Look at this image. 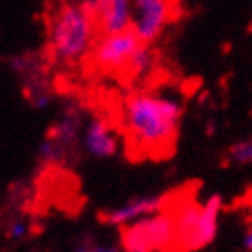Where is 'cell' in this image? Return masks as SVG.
Returning a JSON list of instances; mask_svg holds the SVG:
<instances>
[{
  "label": "cell",
  "instance_id": "obj_16",
  "mask_svg": "<svg viewBox=\"0 0 252 252\" xmlns=\"http://www.w3.org/2000/svg\"><path fill=\"white\" fill-rule=\"evenodd\" d=\"M6 234H8L10 240H23V238L29 234V225L23 220H12L6 228Z\"/></svg>",
  "mask_w": 252,
  "mask_h": 252
},
{
  "label": "cell",
  "instance_id": "obj_4",
  "mask_svg": "<svg viewBox=\"0 0 252 252\" xmlns=\"http://www.w3.org/2000/svg\"><path fill=\"white\" fill-rule=\"evenodd\" d=\"M142 45L133 29H125L121 33L100 35L93 47V62L105 72H125L135 54V49Z\"/></svg>",
  "mask_w": 252,
  "mask_h": 252
},
{
  "label": "cell",
  "instance_id": "obj_9",
  "mask_svg": "<svg viewBox=\"0 0 252 252\" xmlns=\"http://www.w3.org/2000/svg\"><path fill=\"white\" fill-rule=\"evenodd\" d=\"M82 146L88 156L105 160L117 154L119 144L113 131L103 119H91L82 129Z\"/></svg>",
  "mask_w": 252,
  "mask_h": 252
},
{
  "label": "cell",
  "instance_id": "obj_8",
  "mask_svg": "<svg viewBox=\"0 0 252 252\" xmlns=\"http://www.w3.org/2000/svg\"><path fill=\"white\" fill-rule=\"evenodd\" d=\"M166 203H168L166 195L133 197V199L127 201V203H123L115 209L103 213L100 220H103L105 223H109V225H119V228H123V225H127V223H133V221L142 220V218H148V216H152V213L162 211L166 207Z\"/></svg>",
  "mask_w": 252,
  "mask_h": 252
},
{
  "label": "cell",
  "instance_id": "obj_7",
  "mask_svg": "<svg viewBox=\"0 0 252 252\" xmlns=\"http://www.w3.org/2000/svg\"><path fill=\"white\" fill-rule=\"evenodd\" d=\"M223 199L220 195H209L199 207V216L195 220V225L189 234L187 242L183 246L185 252H193L209 246L218 236L220 230V216H221Z\"/></svg>",
  "mask_w": 252,
  "mask_h": 252
},
{
  "label": "cell",
  "instance_id": "obj_11",
  "mask_svg": "<svg viewBox=\"0 0 252 252\" xmlns=\"http://www.w3.org/2000/svg\"><path fill=\"white\" fill-rule=\"evenodd\" d=\"M154 52H152V45H148V43H142L140 47L135 49V54L129 62V66H127V72L131 78H146L150 72L154 70Z\"/></svg>",
  "mask_w": 252,
  "mask_h": 252
},
{
  "label": "cell",
  "instance_id": "obj_15",
  "mask_svg": "<svg viewBox=\"0 0 252 252\" xmlns=\"http://www.w3.org/2000/svg\"><path fill=\"white\" fill-rule=\"evenodd\" d=\"M228 162L236 166H252V137L236 142L228 150Z\"/></svg>",
  "mask_w": 252,
  "mask_h": 252
},
{
  "label": "cell",
  "instance_id": "obj_6",
  "mask_svg": "<svg viewBox=\"0 0 252 252\" xmlns=\"http://www.w3.org/2000/svg\"><path fill=\"white\" fill-rule=\"evenodd\" d=\"M82 6L91 12L98 35H113L131 29V0H82Z\"/></svg>",
  "mask_w": 252,
  "mask_h": 252
},
{
  "label": "cell",
  "instance_id": "obj_14",
  "mask_svg": "<svg viewBox=\"0 0 252 252\" xmlns=\"http://www.w3.org/2000/svg\"><path fill=\"white\" fill-rule=\"evenodd\" d=\"M8 64H10V68L15 70V72L23 74L25 78L41 74V60L37 58V56L19 54V56H15V58H10V60H8Z\"/></svg>",
  "mask_w": 252,
  "mask_h": 252
},
{
  "label": "cell",
  "instance_id": "obj_12",
  "mask_svg": "<svg viewBox=\"0 0 252 252\" xmlns=\"http://www.w3.org/2000/svg\"><path fill=\"white\" fill-rule=\"evenodd\" d=\"M27 94H29L31 105H33L37 111L47 109L49 103H52V93H49L47 82H45V78L41 76V74L27 78Z\"/></svg>",
  "mask_w": 252,
  "mask_h": 252
},
{
  "label": "cell",
  "instance_id": "obj_10",
  "mask_svg": "<svg viewBox=\"0 0 252 252\" xmlns=\"http://www.w3.org/2000/svg\"><path fill=\"white\" fill-rule=\"evenodd\" d=\"M82 113L76 107H66V111L62 113V117L52 125L49 129V137H54L56 142L62 146H66L68 150L78 142V137L82 135Z\"/></svg>",
  "mask_w": 252,
  "mask_h": 252
},
{
  "label": "cell",
  "instance_id": "obj_17",
  "mask_svg": "<svg viewBox=\"0 0 252 252\" xmlns=\"http://www.w3.org/2000/svg\"><path fill=\"white\" fill-rule=\"evenodd\" d=\"M74 252H119V248L117 246H80V248H76Z\"/></svg>",
  "mask_w": 252,
  "mask_h": 252
},
{
  "label": "cell",
  "instance_id": "obj_13",
  "mask_svg": "<svg viewBox=\"0 0 252 252\" xmlns=\"http://www.w3.org/2000/svg\"><path fill=\"white\" fill-rule=\"evenodd\" d=\"M66 154H68V148L62 146L60 142H56L54 137H45V140L39 144V158L43 164H60V162L66 160Z\"/></svg>",
  "mask_w": 252,
  "mask_h": 252
},
{
  "label": "cell",
  "instance_id": "obj_2",
  "mask_svg": "<svg viewBox=\"0 0 252 252\" xmlns=\"http://www.w3.org/2000/svg\"><path fill=\"white\" fill-rule=\"evenodd\" d=\"M96 35V25L82 4H62L49 21V56L60 64H78L91 56Z\"/></svg>",
  "mask_w": 252,
  "mask_h": 252
},
{
  "label": "cell",
  "instance_id": "obj_5",
  "mask_svg": "<svg viewBox=\"0 0 252 252\" xmlns=\"http://www.w3.org/2000/svg\"><path fill=\"white\" fill-rule=\"evenodd\" d=\"M172 0H131V29L142 43L152 45L172 19Z\"/></svg>",
  "mask_w": 252,
  "mask_h": 252
},
{
  "label": "cell",
  "instance_id": "obj_18",
  "mask_svg": "<svg viewBox=\"0 0 252 252\" xmlns=\"http://www.w3.org/2000/svg\"><path fill=\"white\" fill-rule=\"evenodd\" d=\"M242 248L246 252H252V230H248L244 236H242Z\"/></svg>",
  "mask_w": 252,
  "mask_h": 252
},
{
  "label": "cell",
  "instance_id": "obj_19",
  "mask_svg": "<svg viewBox=\"0 0 252 252\" xmlns=\"http://www.w3.org/2000/svg\"><path fill=\"white\" fill-rule=\"evenodd\" d=\"M172 2H179V0H172Z\"/></svg>",
  "mask_w": 252,
  "mask_h": 252
},
{
  "label": "cell",
  "instance_id": "obj_3",
  "mask_svg": "<svg viewBox=\"0 0 252 252\" xmlns=\"http://www.w3.org/2000/svg\"><path fill=\"white\" fill-rule=\"evenodd\" d=\"M121 246L125 252H160L174 246V218L158 211L121 228Z\"/></svg>",
  "mask_w": 252,
  "mask_h": 252
},
{
  "label": "cell",
  "instance_id": "obj_1",
  "mask_svg": "<svg viewBox=\"0 0 252 252\" xmlns=\"http://www.w3.org/2000/svg\"><path fill=\"white\" fill-rule=\"evenodd\" d=\"M183 121V105L172 94L135 93L123 105V123L142 152H168Z\"/></svg>",
  "mask_w": 252,
  "mask_h": 252
}]
</instances>
